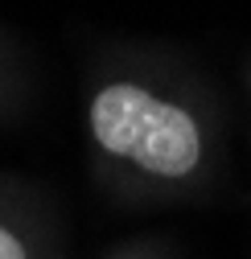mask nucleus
<instances>
[{"mask_svg": "<svg viewBox=\"0 0 251 259\" xmlns=\"http://www.w3.org/2000/svg\"><path fill=\"white\" fill-rule=\"evenodd\" d=\"M87 127L107 160L152 181H190L210 156L206 119L140 78H107L87 103Z\"/></svg>", "mask_w": 251, "mask_h": 259, "instance_id": "f257e3e1", "label": "nucleus"}, {"mask_svg": "<svg viewBox=\"0 0 251 259\" xmlns=\"http://www.w3.org/2000/svg\"><path fill=\"white\" fill-rule=\"evenodd\" d=\"M0 259H29V247H25V239L13 231L9 222H0Z\"/></svg>", "mask_w": 251, "mask_h": 259, "instance_id": "f03ea898", "label": "nucleus"}]
</instances>
